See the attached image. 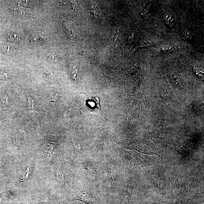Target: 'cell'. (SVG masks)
<instances>
[{
  "mask_svg": "<svg viewBox=\"0 0 204 204\" xmlns=\"http://www.w3.org/2000/svg\"><path fill=\"white\" fill-rule=\"evenodd\" d=\"M79 200L87 204H94L96 197L93 193L87 188H81L76 193L71 201Z\"/></svg>",
  "mask_w": 204,
  "mask_h": 204,
  "instance_id": "1",
  "label": "cell"
},
{
  "mask_svg": "<svg viewBox=\"0 0 204 204\" xmlns=\"http://www.w3.org/2000/svg\"><path fill=\"white\" fill-rule=\"evenodd\" d=\"M8 40L12 42H17L21 39L20 34L15 32H11L8 33Z\"/></svg>",
  "mask_w": 204,
  "mask_h": 204,
  "instance_id": "2",
  "label": "cell"
},
{
  "mask_svg": "<svg viewBox=\"0 0 204 204\" xmlns=\"http://www.w3.org/2000/svg\"><path fill=\"white\" fill-rule=\"evenodd\" d=\"M27 108L30 110H34L35 107V101L34 99L30 95H27Z\"/></svg>",
  "mask_w": 204,
  "mask_h": 204,
  "instance_id": "3",
  "label": "cell"
},
{
  "mask_svg": "<svg viewBox=\"0 0 204 204\" xmlns=\"http://www.w3.org/2000/svg\"><path fill=\"white\" fill-rule=\"evenodd\" d=\"M164 19L166 23L169 26H171L174 25V17L170 13H166L164 15Z\"/></svg>",
  "mask_w": 204,
  "mask_h": 204,
  "instance_id": "4",
  "label": "cell"
},
{
  "mask_svg": "<svg viewBox=\"0 0 204 204\" xmlns=\"http://www.w3.org/2000/svg\"><path fill=\"white\" fill-rule=\"evenodd\" d=\"M2 50L4 53L11 54L14 53L15 52V48L11 45L5 44L3 45L2 47Z\"/></svg>",
  "mask_w": 204,
  "mask_h": 204,
  "instance_id": "5",
  "label": "cell"
},
{
  "mask_svg": "<svg viewBox=\"0 0 204 204\" xmlns=\"http://www.w3.org/2000/svg\"><path fill=\"white\" fill-rule=\"evenodd\" d=\"M21 137L20 135L18 132H15L13 135V139L14 144L16 146H21Z\"/></svg>",
  "mask_w": 204,
  "mask_h": 204,
  "instance_id": "6",
  "label": "cell"
},
{
  "mask_svg": "<svg viewBox=\"0 0 204 204\" xmlns=\"http://www.w3.org/2000/svg\"><path fill=\"white\" fill-rule=\"evenodd\" d=\"M8 98L7 95L2 94L0 95V103L3 107H6L8 104Z\"/></svg>",
  "mask_w": 204,
  "mask_h": 204,
  "instance_id": "7",
  "label": "cell"
},
{
  "mask_svg": "<svg viewBox=\"0 0 204 204\" xmlns=\"http://www.w3.org/2000/svg\"><path fill=\"white\" fill-rule=\"evenodd\" d=\"M10 74L7 71L0 70V79L6 80L11 78Z\"/></svg>",
  "mask_w": 204,
  "mask_h": 204,
  "instance_id": "8",
  "label": "cell"
},
{
  "mask_svg": "<svg viewBox=\"0 0 204 204\" xmlns=\"http://www.w3.org/2000/svg\"><path fill=\"white\" fill-rule=\"evenodd\" d=\"M71 77L75 80H76L78 75V70L75 65H72L70 68Z\"/></svg>",
  "mask_w": 204,
  "mask_h": 204,
  "instance_id": "9",
  "label": "cell"
},
{
  "mask_svg": "<svg viewBox=\"0 0 204 204\" xmlns=\"http://www.w3.org/2000/svg\"><path fill=\"white\" fill-rule=\"evenodd\" d=\"M84 168L87 171L90 172L92 174L96 172V168L89 163H84Z\"/></svg>",
  "mask_w": 204,
  "mask_h": 204,
  "instance_id": "10",
  "label": "cell"
},
{
  "mask_svg": "<svg viewBox=\"0 0 204 204\" xmlns=\"http://www.w3.org/2000/svg\"><path fill=\"white\" fill-rule=\"evenodd\" d=\"M196 74L198 75L203 77V67L202 65H198L195 66L194 69Z\"/></svg>",
  "mask_w": 204,
  "mask_h": 204,
  "instance_id": "11",
  "label": "cell"
},
{
  "mask_svg": "<svg viewBox=\"0 0 204 204\" xmlns=\"http://www.w3.org/2000/svg\"><path fill=\"white\" fill-rule=\"evenodd\" d=\"M184 37L187 40H191L192 39V34L190 31L187 30L185 32Z\"/></svg>",
  "mask_w": 204,
  "mask_h": 204,
  "instance_id": "12",
  "label": "cell"
},
{
  "mask_svg": "<svg viewBox=\"0 0 204 204\" xmlns=\"http://www.w3.org/2000/svg\"><path fill=\"white\" fill-rule=\"evenodd\" d=\"M71 143L73 144L74 147L77 149H80L81 147L80 145L79 142L75 139H73V140L71 141Z\"/></svg>",
  "mask_w": 204,
  "mask_h": 204,
  "instance_id": "13",
  "label": "cell"
},
{
  "mask_svg": "<svg viewBox=\"0 0 204 204\" xmlns=\"http://www.w3.org/2000/svg\"><path fill=\"white\" fill-rule=\"evenodd\" d=\"M29 168H28V169H27V171H26V172L25 173V174H24L23 176L22 177L23 180L26 179V178H27V176H28V174H27L28 173V172H29Z\"/></svg>",
  "mask_w": 204,
  "mask_h": 204,
  "instance_id": "14",
  "label": "cell"
},
{
  "mask_svg": "<svg viewBox=\"0 0 204 204\" xmlns=\"http://www.w3.org/2000/svg\"><path fill=\"white\" fill-rule=\"evenodd\" d=\"M55 56H55L54 55H50L48 56V57L50 59H54L56 57Z\"/></svg>",
  "mask_w": 204,
  "mask_h": 204,
  "instance_id": "15",
  "label": "cell"
}]
</instances>
